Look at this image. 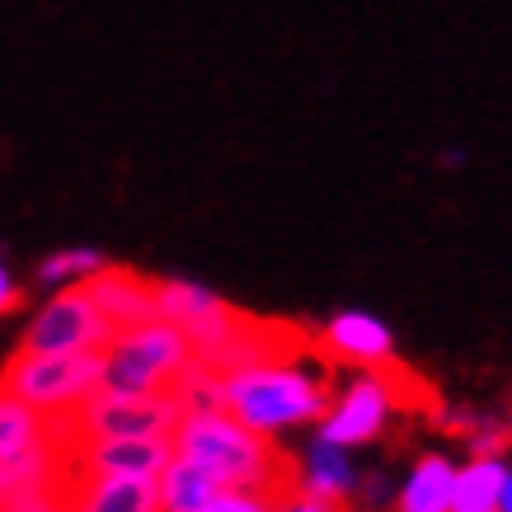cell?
Segmentation results:
<instances>
[{
  "instance_id": "cell-7",
  "label": "cell",
  "mask_w": 512,
  "mask_h": 512,
  "mask_svg": "<svg viewBox=\"0 0 512 512\" xmlns=\"http://www.w3.org/2000/svg\"><path fill=\"white\" fill-rule=\"evenodd\" d=\"M390 353V329L376 320V315H357L343 311L334 315L320 334H315V362H329V367H372L376 357Z\"/></svg>"
},
{
  "instance_id": "cell-18",
  "label": "cell",
  "mask_w": 512,
  "mask_h": 512,
  "mask_svg": "<svg viewBox=\"0 0 512 512\" xmlns=\"http://www.w3.org/2000/svg\"><path fill=\"white\" fill-rule=\"evenodd\" d=\"M207 512H273L264 503V498H254V494H240V489H221L217 494V503Z\"/></svg>"
},
{
  "instance_id": "cell-21",
  "label": "cell",
  "mask_w": 512,
  "mask_h": 512,
  "mask_svg": "<svg viewBox=\"0 0 512 512\" xmlns=\"http://www.w3.org/2000/svg\"><path fill=\"white\" fill-rule=\"evenodd\" d=\"M282 512H325V508H320L315 498H306V494H301V498H292V503H287V508H282Z\"/></svg>"
},
{
  "instance_id": "cell-10",
  "label": "cell",
  "mask_w": 512,
  "mask_h": 512,
  "mask_svg": "<svg viewBox=\"0 0 512 512\" xmlns=\"http://www.w3.org/2000/svg\"><path fill=\"white\" fill-rule=\"evenodd\" d=\"M71 512H160V480L141 475H94L80 484Z\"/></svg>"
},
{
  "instance_id": "cell-4",
  "label": "cell",
  "mask_w": 512,
  "mask_h": 512,
  "mask_svg": "<svg viewBox=\"0 0 512 512\" xmlns=\"http://www.w3.org/2000/svg\"><path fill=\"white\" fill-rule=\"evenodd\" d=\"M99 376H104V353H24L15 348L5 357L0 386L38 414H57V409L80 404L90 390H99Z\"/></svg>"
},
{
  "instance_id": "cell-12",
  "label": "cell",
  "mask_w": 512,
  "mask_h": 512,
  "mask_svg": "<svg viewBox=\"0 0 512 512\" xmlns=\"http://www.w3.org/2000/svg\"><path fill=\"white\" fill-rule=\"evenodd\" d=\"M47 442V428H43V414L29 409L24 400H15L10 390L0 386V466L19 461L24 451L43 447Z\"/></svg>"
},
{
  "instance_id": "cell-20",
  "label": "cell",
  "mask_w": 512,
  "mask_h": 512,
  "mask_svg": "<svg viewBox=\"0 0 512 512\" xmlns=\"http://www.w3.org/2000/svg\"><path fill=\"white\" fill-rule=\"evenodd\" d=\"M362 498H367V503H381V498H386V475H367V480H362Z\"/></svg>"
},
{
  "instance_id": "cell-13",
  "label": "cell",
  "mask_w": 512,
  "mask_h": 512,
  "mask_svg": "<svg viewBox=\"0 0 512 512\" xmlns=\"http://www.w3.org/2000/svg\"><path fill=\"white\" fill-rule=\"evenodd\" d=\"M451 480L456 470L447 456H419L414 480L400 494V512H451Z\"/></svg>"
},
{
  "instance_id": "cell-5",
  "label": "cell",
  "mask_w": 512,
  "mask_h": 512,
  "mask_svg": "<svg viewBox=\"0 0 512 512\" xmlns=\"http://www.w3.org/2000/svg\"><path fill=\"white\" fill-rule=\"evenodd\" d=\"M109 339H113V325L94 306L85 282H71L66 292H57L43 311L33 315V325L24 329L19 348L24 353H104Z\"/></svg>"
},
{
  "instance_id": "cell-2",
  "label": "cell",
  "mask_w": 512,
  "mask_h": 512,
  "mask_svg": "<svg viewBox=\"0 0 512 512\" xmlns=\"http://www.w3.org/2000/svg\"><path fill=\"white\" fill-rule=\"evenodd\" d=\"M339 367L315 362V372H301V362L287 367H245L226 376V414L254 433H278L306 419H329L339 400Z\"/></svg>"
},
{
  "instance_id": "cell-3",
  "label": "cell",
  "mask_w": 512,
  "mask_h": 512,
  "mask_svg": "<svg viewBox=\"0 0 512 512\" xmlns=\"http://www.w3.org/2000/svg\"><path fill=\"white\" fill-rule=\"evenodd\" d=\"M193 362V343L170 320H146V325L118 329L104 348V390H127V395H151V390H174Z\"/></svg>"
},
{
  "instance_id": "cell-6",
  "label": "cell",
  "mask_w": 512,
  "mask_h": 512,
  "mask_svg": "<svg viewBox=\"0 0 512 512\" xmlns=\"http://www.w3.org/2000/svg\"><path fill=\"white\" fill-rule=\"evenodd\" d=\"M85 292L94 296V306L104 311L113 334L132 325H146V320H160V278H146L137 268L104 264L99 273L85 278Z\"/></svg>"
},
{
  "instance_id": "cell-16",
  "label": "cell",
  "mask_w": 512,
  "mask_h": 512,
  "mask_svg": "<svg viewBox=\"0 0 512 512\" xmlns=\"http://www.w3.org/2000/svg\"><path fill=\"white\" fill-rule=\"evenodd\" d=\"M306 484H320V489H348L353 484V466H348V456L343 447L334 442H315L311 447V461H306Z\"/></svg>"
},
{
  "instance_id": "cell-17",
  "label": "cell",
  "mask_w": 512,
  "mask_h": 512,
  "mask_svg": "<svg viewBox=\"0 0 512 512\" xmlns=\"http://www.w3.org/2000/svg\"><path fill=\"white\" fill-rule=\"evenodd\" d=\"M461 442L470 447L475 461H494L498 451L512 447V428L508 423H498V419H470V433L461 437Z\"/></svg>"
},
{
  "instance_id": "cell-1",
  "label": "cell",
  "mask_w": 512,
  "mask_h": 512,
  "mask_svg": "<svg viewBox=\"0 0 512 512\" xmlns=\"http://www.w3.org/2000/svg\"><path fill=\"white\" fill-rule=\"evenodd\" d=\"M174 451L188 461H202L217 470L226 489L264 498L273 512H282L292 498H301L306 461L282 451L268 433H254L231 414H188L174 428Z\"/></svg>"
},
{
  "instance_id": "cell-11",
  "label": "cell",
  "mask_w": 512,
  "mask_h": 512,
  "mask_svg": "<svg viewBox=\"0 0 512 512\" xmlns=\"http://www.w3.org/2000/svg\"><path fill=\"white\" fill-rule=\"evenodd\" d=\"M226 489L217 470H207L202 461H188L174 451V461L160 475V508L165 512H207Z\"/></svg>"
},
{
  "instance_id": "cell-9",
  "label": "cell",
  "mask_w": 512,
  "mask_h": 512,
  "mask_svg": "<svg viewBox=\"0 0 512 512\" xmlns=\"http://www.w3.org/2000/svg\"><path fill=\"white\" fill-rule=\"evenodd\" d=\"M386 395H381V386H376L372 376H362V381H353V386L343 390L339 400H334V409H329L325 419V442H334V447H353V442H372V437H381V428H386Z\"/></svg>"
},
{
  "instance_id": "cell-14",
  "label": "cell",
  "mask_w": 512,
  "mask_h": 512,
  "mask_svg": "<svg viewBox=\"0 0 512 512\" xmlns=\"http://www.w3.org/2000/svg\"><path fill=\"white\" fill-rule=\"evenodd\" d=\"M508 470L498 461H470L456 480H451V512H494L503 494Z\"/></svg>"
},
{
  "instance_id": "cell-19",
  "label": "cell",
  "mask_w": 512,
  "mask_h": 512,
  "mask_svg": "<svg viewBox=\"0 0 512 512\" xmlns=\"http://www.w3.org/2000/svg\"><path fill=\"white\" fill-rule=\"evenodd\" d=\"M24 306V292H19L15 282H10V273L0 268V315H10V311H19Z\"/></svg>"
},
{
  "instance_id": "cell-8",
  "label": "cell",
  "mask_w": 512,
  "mask_h": 512,
  "mask_svg": "<svg viewBox=\"0 0 512 512\" xmlns=\"http://www.w3.org/2000/svg\"><path fill=\"white\" fill-rule=\"evenodd\" d=\"M367 376H372L376 386H381V395H386V409L390 414H400V419H423V423H442V414H447V404H442V390L428 381V376L419 372V367H409V362H400V357H376L372 367H367Z\"/></svg>"
},
{
  "instance_id": "cell-15",
  "label": "cell",
  "mask_w": 512,
  "mask_h": 512,
  "mask_svg": "<svg viewBox=\"0 0 512 512\" xmlns=\"http://www.w3.org/2000/svg\"><path fill=\"white\" fill-rule=\"evenodd\" d=\"M104 268V254H94V249H62V254H52L38 264V282L43 287H62V282H85L90 273Z\"/></svg>"
},
{
  "instance_id": "cell-22",
  "label": "cell",
  "mask_w": 512,
  "mask_h": 512,
  "mask_svg": "<svg viewBox=\"0 0 512 512\" xmlns=\"http://www.w3.org/2000/svg\"><path fill=\"white\" fill-rule=\"evenodd\" d=\"M498 503H503V512H512V475L503 480V494H498Z\"/></svg>"
}]
</instances>
